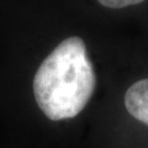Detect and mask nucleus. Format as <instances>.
Listing matches in <instances>:
<instances>
[{"label":"nucleus","instance_id":"f257e3e1","mask_svg":"<svg viewBox=\"0 0 148 148\" xmlns=\"http://www.w3.org/2000/svg\"><path fill=\"white\" fill-rule=\"evenodd\" d=\"M96 74L80 37L64 38L37 68L32 89L37 106L52 121L73 119L91 99Z\"/></svg>","mask_w":148,"mask_h":148},{"label":"nucleus","instance_id":"f03ea898","mask_svg":"<svg viewBox=\"0 0 148 148\" xmlns=\"http://www.w3.org/2000/svg\"><path fill=\"white\" fill-rule=\"evenodd\" d=\"M125 106L132 117L148 126V78L128 88L125 94Z\"/></svg>","mask_w":148,"mask_h":148},{"label":"nucleus","instance_id":"7ed1b4c3","mask_svg":"<svg viewBox=\"0 0 148 148\" xmlns=\"http://www.w3.org/2000/svg\"><path fill=\"white\" fill-rule=\"evenodd\" d=\"M103 6L110 9H122L126 6L137 5V4L143 3L145 0H98Z\"/></svg>","mask_w":148,"mask_h":148}]
</instances>
